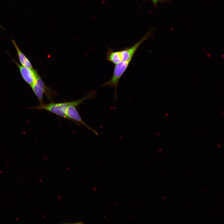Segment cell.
<instances>
[{
	"mask_svg": "<svg viewBox=\"0 0 224 224\" xmlns=\"http://www.w3.org/2000/svg\"><path fill=\"white\" fill-rule=\"evenodd\" d=\"M95 95L94 92H92L82 99L73 101V103L70 105L68 107L66 115L68 119L74 122L77 125H80V123L82 124L88 129L93 131L97 134V133L95 130L89 126L83 121L76 108L77 106L80 105L84 101L94 97Z\"/></svg>",
	"mask_w": 224,
	"mask_h": 224,
	"instance_id": "cell-1",
	"label": "cell"
},
{
	"mask_svg": "<svg viewBox=\"0 0 224 224\" xmlns=\"http://www.w3.org/2000/svg\"><path fill=\"white\" fill-rule=\"evenodd\" d=\"M73 102V101L60 103L52 102L48 104H40L38 106L29 107L28 108L47 110L68 119L66 115L67 110L68 106Z\"/></svg>",
	"mask_w": 224,
	"mask_h": 224,
	"instance_id": "cell-2",
	"label": "cell"
},
{
	"mask_svg": "<svg viewBox=\"0 0 224 224\" xmlns=\"http://www.w3.org/2000/svg\"><path fill=\"white\" fill-rule=\"evenodd\" d=\"M31 87L40 104L44 103L43 96L44 94H45L51 102H53L54 97L58 95L57 92L46 86L40 76L38 77L35 83Z\"/></svg>",
	"mask_w": 224,
	"mask_h": 224,
	"instance_id": "cell-3",
	"label": "cell"
},
{
	"mask_svg": "<svg viewBox=\"0 0 224 224\" xmlns=\"http://www.w3.org/2000/svg\"><path fill=\"white\" fill-rule=\"evenodd\" d=\"M132 61H122L115 65L113 76L111 79L101 85V86H109L114 87L115 89V95L119 80L128 68Z\"/></svg>",
	"mask_w": 224,
	"mask_h": 224,
	"instance_id": "cell-4",
	"label": "cell"
},
{
	"mask_svg": "<svg viewBox=\"0 0 224 224\" xmlns=\"http://www.w3.org/2000/svg\"><path fill=\"white\" fill-rule=\"evenodd\" d=\"M12 59L18 67L23 80L31 86H32L39 76L37 71L33 68H30L20 65L13 58Z\"/></svg>",
	"mask_w": 224,
	"mask_h": 224,
	"instance_id": "cell-5",
	"label": "cell"
},
{
	"mask_svg": "<svg viewBox=\"0 0 224 224\" xmlns=\"http://www.w3.org/2000/svg\"><path fill=\"white\" fill-rule=\"evenodd\" d=\"M151 32H148L145 36L132 46L126 47L118 51L122 61H132L135 53L139 47L146 39L151 35Z\"/></svg>",
	"mask_w": 224,
	"mask_h": 224,
	"instance_id": "cell-6",
	"label": "cell"
},
{
	"mask_svg": "<svg viewBox=\"0 0 224 224\" xmlns=\"http://www.w3.org/2000/svg\"><path fill=\"white\" fill-rule=\"evenodd\" d=\"M12 43L16 49L19 61L21 64L25 67L30 68H33L32 64L29 59L21 51L16 42L13 40H12Z\"/></svg>",
	"mask_w": 224,
	"mask_h": 224,
	"instance_id": "cell-7",
	"label": "cell"
},
{
	"mask_svg": "<svg viewBox=\"0 0 224 224\" xmlns=\"http://www.w3.org/2000/svg\"><path fill=\"white\" fill-rule=\"evenodd\" d=\"M106 59L109 62L115 65L122 61L118 51H114L109 47L106 54Z\"/></svg>",
	"mask_w": 224,
	"mask_h": 224,
	"instance_id": "cell-8",
	"label": "cell"
},
{
	"mask_svg": "<svg viewBox=\"0 0 224 224\" xmlns=\"http://www.w3.org/2000/svg\"><path fill=\"white\" fill-rule=\"evenodd\" d=\"M154 4L156 5V4L159 2L162 1L161 0H152Z\"/></svg>",
	"mask_w": 224,
	"mask_h": 224,
	"instance_id": "cell-9",
	"label": "cell"
}]
</instances>
